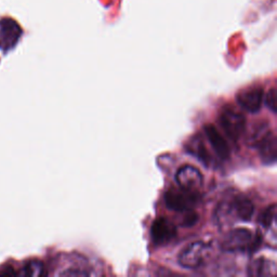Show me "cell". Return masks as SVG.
<instances>
[{"label":"cell","mask_w":277,"mask_h":277,"mask_svg":"<svg viewBox=\"0 0 277 277\" xmlns=\"http://www.w3.org/2000/svg\"><path fill=\"white\" fill-rule=\"evenodd\" d=\"M261 245V236L254 234L253 231L237 228L230 231L223 237L221 247L228 253H246L256 250Z\"/></svg>","instance_id":"cell-1"},{"label":"cell","mask_w":277,"mask_h":277,"mask_svg":"<svg viewBox=\"0 0 277 277\" xmlns=\"http://www.w3.org/2000/svg\"><path fill=\"white\" fill-rule=\"evenodd\" d=\"M250 144L259 150L263 163L270 165L276 162V135L267 125H260L256 129L254 135L250 138Z\"/></svg>","instance_id":"cell-2"},{"label":"cell","mask_w":277,"mask_h":277,"mask_svg":"<svg viewBox=\"0 0 277 277\" xmlns=\"http://www.w3.org/2000/svg\"><path fill=\"white\" fill-rule=\"evenodd\" d=\"M219 120H220V125L224 132L231 140L238 141L242 138L245 128H246V119L235 107L231 105L224 106Z\"/></svg>","instance_id":"cell-3"},{"label":"cell","mask_w":277,"mask_h":277,"mask_svg":"<svg viewBox=\"0 0 277 277\" xmlns=\"http://www.w3.org/2000/svg\"><path fill=\"white\" fill-rule=\"evenodd\" d=\"M199 203V194L196 191L185 190L180 188L170 189L165 194V204L170 210L177 212H183L193 210V208Z\"/></svg>","instance_id":"cell-4"},{"label":"cell","mask_w":277,"mask_h":277,"mask_svg":"<svg viewBox=\"0 0 277 277\" xmlns=\"http://www.w3.org/2000/svg\"><path fill=\"white\" fill-rule=\"evenodd\" d=\"M209 255V247L203 242H194L188 245L181 253H180L178 260L180 266L185 269L196 270L204 266L207 261Z\"/></svg>","instance_id":"cell-5"},{"label":"cell","mask_w":277,"mask_h":277,"mask_svg":"<svg viewBox=\"0 0 277 277\" xmlns=\"http://www.w3.org/2000/svg\"><path fill=\"white\" fill-rule=\"evenodd\" d=\"M219 216L234 214L242 221H250L255 214V205L245 196L235 197L231 202H223L218 209Z\"/></svg>","instance_id":"cell-6"},{"label":"cell","mask_w":277,"mask_h":277,"mask_svg":"<svg viewBox=\"0 0 277 277\" xmlns=\"http://www.w3.org/2000/svg\"><path fill=\"white\" fill-rule=\"evenodd\" d=\"M22 35V28L12 18L0 20V49L9 51L15 47Z\"/></svg>","instance_id":"cell-7"},{"label":"cell","mask_w":277,"mask_h":277,"mask_svg":"<svg viewBox=\"0 0 277 277\" xmlns=\"http://www.w3.org/2000/svg\"><path fill=\"white\" fill-rule=\"evenodd\" d=\"M176 181L180 188L196 191L203 185L204 177L196 167L185 165L177 171Z\"/></svg>","instance_id":"cell-8"},{"label":"cell","mask_w":277,"mask_h":277,"mask_svg":"<svg viewBox=\"0 0 277 277\" xmlns=\"http://www.w3.org/2000/svg\"><path fill=\"white\" fill-rule=\"evenodd\" d=\"M151 235L156 245L168 244L177 236V228L168 219L158 218L152 224Z\"/></svg>","instance_id":"cell-9"},{"label":"cell","mask_w":277,"mask_h":277,"mask_svg":"<svg viewBox=\"0 0 277 277\" xmlns=\"http://www.w3.org/2000/svg\"><path fill=\"white\" fill-rule=\"evenodd\" d=\"M264 99L263 89L260 87H253L243 90L237 94V102L245 111L256 114L262 108Z\"/></svg>","instance_id":"cell-10"},{"label":"cell","mask_w":277,"mask_h":277,"mask_svg":"<svg viewBox=\"0 0 277 277\" xmlns=\"http://www.w3.org/2000/svg\"><path fill=\"white\" fill-rule=\"evenodd\" d=\"M204 132L216 155L222 160L228 159L230 157L231 150L228 142L224 140L218 129L214 125H206L204 127Z\"/></svg>","instance_id":"cell-11"},{"label":"cell","mask_w":277,"mask_h":277,"mask_svg":"<svg viewBox=\"0 0 277 277\" xmlns=\"http://www.w3.org/2000/svg\"><path fill=\"white\" fill-rule=\"evenodd\" d=\"M185 149L192 155H194L198 160H201L205 166H209L211 164L212 158L209 155L207 149H206V144L201 137L192 138Z\"/></svg>","instance_id":"cell-12"},{"label":"cell","mask_w":277,"mask_h":277,"mask_svg":"<svg viewBox=\"0 0 277 277\" xmlns=\"http://www.w3.org/2000/svg\"><path fill=\"white\" fill-rule=\"evenodd\" d=\"M271 270L275 271L274 267L271 268V263L268 260L257 259L249 268V275H253V276L275 275L274 272H271Z\"/></svg>","instance_id":"cell-13"},{"label":"cell","mask_w":277,"mask_h":277,"mask_svg":"<svg viewBox=\"0 0 277 277\" xmlns=\"http://www.w3.org/2000/svg\"><path fill=\"white\" fill-rule=\"evenodd\" d=\"M22 274L24 276H30V277H40L47 275L46 269H44L43 263L38 260H31L25 264L23 268Z\"/></svg>","instance_id":"cell-14"},{"label":"cell","mask_w":277,"mask_h":277,"mask_svg":"<svg viewBox=\"0 0 277 277\" xmlns=\"http://www.w3.org/2000/svg\"><path fill=\"white\" fill-rule=\"evenodd\" d=\"M275 218H276V205L272 204L262 211L258 222H259V224L263 229L268 230L274 224Z\"/></svg>","instance_id":"cell-15"},{"label":"cell","mask_w":277,"mask_h":277,"mask_svg":"<svg viewBox=\"0 0 277 277\" xmlns=\"http://www.w3.org/2000/svg\"><path fill=\"white\" fill-rule=\"evenodd\" d=\"M276 89L275 88H272L270 90V91L268 92V94L266 95V99H263V101L266 102V104L267 106L272 111L274 114L276 113V105H277V100H276Z\"/></svg>","instance_id":"cell-16"},{"label":"cell","mask_w":277,"mask_h":277,"mask_svg":"<svg viewBox=\"0 0 277 277\" xmlns=\"http://www.w3.org/2000/svg\"><path fill=\"white\" fill-rule=\"evenodd\" d=\"M198 215L196 214L195 211L193 210H189L188 211V215L185 216L184 220H183V224L184 227H193V225H195L198 221Z\"/></svg>","instance_id":"cell-17"},{"label":"cell","mask_w":277,"mask_h":277,"mask_svg":"<svg viewBox=\"0 0 277 277\" xmlns=\"http://www.w3.org/2000/svg\"><path fill=\"white\" fill-rule=\"evenodd\" d=\"M17 274L18 273L12 267L5 268V269H3L1 271V272H0V276H4V277H7V276H16Z\"/></svg>","instance_id":"cell-18"}]
</instances>
